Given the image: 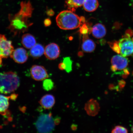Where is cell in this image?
Listing matches in <instances>:
<instances>
[{
	"instance_id": "21",
	"label": "cell",
	"mask_w": 133,
	"mask_h": 133,
	"mask_svg": "<svg viewBox=\"0 0 133 133\" xmlns=\"http://www.w3.org/2000/svg\"><path fill=\"white\" fill-rule=\"evenodd\" d=\"M112 133H128V130L126 128L121 126H116L112 130Z\"/></svg>"
},
{
	"instance_id": "19",
	"label": "cell",
	"mask_w": 133,
	"mask_h": 133,
	"mask_svg": "<svg viewBox=\"0 0 133 133\" xmlns=\"http://www.w3.org/2000/svg\"><path fill=\"white\" fill-rule=\"evenodd\" d=\"M54 84L52 80L46 79L44 80L43 82V89L46 91H49L54 89Z\"/></svg>"
},
{
	"instance_id": "16",
	"label": "cell",
	"mask_w": 133,
	"mask_h": 133,
	"mask_svg": "<svg viewBox=\"0 0 133 133\" xmlns=\"http://www.w3.org/2000/svg\"><path fill=\"white\" fill-rule=\"evenodd\" d=\"M85 0H65L66 5L69 10L74 12L78 8L83 5Z\"/></svg>"
},
{
	"instance_id": "9",
	"label": "cell",
	"mask_w": 133,
	"mask_h": 133,
	"mask_svg": "<svg viewBox=\"0 0 133 133\" xmlns=\"http://www.w3.org/2000/svg\"><path fill=\"white\" fill-rule=\"evenodd\" d=\"M60 50L57 44L51 43L46 46L44 54L46 58L50 60H54L59 57Z\"/></svg>"
},
{
	"instance_id": "7",
	"label": "cell",
	"mask_w": 133,
	"mask_h": 133,
	"mask_svg": "<svg viewBox=\"0 0 133 133\" xmlns=\"http://www.w3.org/2000/svg\"><path fill=\"white\" fill-rule=\"evenodd\" d=\"M30 73L31 77L36 81H44L49 77L45 68L41 65L32 66L31 69Z\"/></svg>"
},
{
	"instance_id": "14",
	"label": "cell",
	"mask_w": 133,
	"mask_h": 133,
	"mask_svg": "<svg viewBox=\"0 0 133 133\" xmlns=\"http://www.w3.org/2000/svg\"><path fill=\"white\" fill-rule=\"evenodd\" d=\"M10 96H6L0 95V114L6 115L9 106V99Z\"/></svg>"
},
{
	"instance_id": "24",
	"label": "cell",
	"mask_w": 133,
	"mask_h": 133,
	"mask_svg": "<svg viewBox=\"0 0 133 133\" xmlns=\"http://www.w3.org/2000/svg\"><path fill=\"white\" fill-rule=\"evenodd\" d=\"M51 24V22L49 19H47L45 20L44 24L46 26H49Z\"/></svg>"
},
{
	"instance_id": "27",
	"label": "cell",
	"mask_w": 133,
	"mask_h": 133,
	"mask_svg": "<svg viewBox=\"0 0 133 133\" xmlns=\"http://www.w3.org/2000/svg\"><path fill=\"white\" fill-rule=\"evenodd\" d=\"M71 128L73 131H76L77 128V126L76 124H73L71 126Z\"/></svg>"
},
{
	"instance_id": "10",
	"label": "cell",
	"mask_w": 133,
	"mask_h": 133,
	"mask_svg": "<svg viewBox=\"0 0 133 133\" xmlns=\"http://www.w3.org/2000/svg\"><path fill=\"white\" fill-rule=\"evenodd\" d=\"M100 106L99 103L94 99L88 101L84 106V109L88 115L94 116L97 115L99 112Z\"/></svg>"
},
{
	"instance_id": "4",
	"label": "cell",
	"mask_w": 133,
	"mask_h": 133,
	"mask_svg": "<svg viewBox=\"0 0 133 133\" xmlns=\"http://www.w3.org/2000/svg\"><path fill=\"white\" fill-rule=\"evenodd\" d=\"M112 49L124 57L133 55V38L125 36L115 43Z\"/></svg>"
},
{
	"instance_id": "18",
	"label": "cell",
	"mask_w": 133,
	"mask_h": 133,
	"mask_svg": "<svg viewBox=\"0 0 133 133\" xmlns=\"http://www.w3.org/2000/svg\"><path fill=\"white\" fill-rule=\"evenodd\" d=\"M96 44L92 40L86 38L83 41L82 49L83 51L86 52H91L95 49Z\"/></svg>"
},
{
	"instance_id": "12",
	"label": "cell",
	"mask_w": 133,
	"mask_h": 133,
	"mask_svg": "<svg viewBox=\"0 0 133 133\" xmlns=\"http://www.w3.org/2000/svg\"><path fill=\"white\" fill-rule=\"evenodd\" d=\"M91 33L97 39H101L105 36L106 30L103 25L98 23L93 26L91 30Z\"/></svg>"
},
{
	"instance_id": "15",
	"label": "cell",
	"mask_w": 133,
	"mask_h": 133,
	"mask_svg": "<svg viewBox=\"0 0 133 133\" xmlns=\"http://www.w3.org/2000/svg\"><path fill=\"white\" fill-rule=\"evenodd\" d=\"M44 52V49L42 45L36 44L30 51V55L35 59H37L42 56Z\"/></svg>"
},
{
	"instance_id": "2",
	"label": "cell",
	"mask_w": 133,
	"mask_h": 133,
	"mask_svg": "<svg viewBox=\"0 0 133 133\" xmlns=\"http://www.w3.org/2000/svg\"><path fill=\"white\" fill-rule=\"evenodd\" d=\"M20 85L19 76L12 71L0 73V93L7 94L14 92Z\"/></svg>"
},
{
	"instance_id": "8",
	"label": "cell",
	"mask_w": 133,
	"mask_h": 133,
	"mask_svg": "<svg viewBox=\"0 0 133 133\" xmlns=\"http://www.w3.org/2000/svg\"><path fill=\"white\" fill-rule=\"evenodd\" d=\"M10 56L15 62L19 64H22L26 62L28 58L27 51L24 48H22L14 49Z\"/></svg>"
},
{
	"instance_id": "30",
	"label": "cell",
	"mask_w": 133,
	"mask_h": 133,
	"mask_svg": "<svg viewBox=\"0 0 133 133\" xmlns=\"http://www.w3.org/2000/svg\"><path fill=\"white\" fill-rule=\"evenodd\" d=\"M131 131H132V132L133 133V125L132 127V129H131Z\"/></svg>"
},
{
	"instance_id": "13",
	"label": "cell",
	"mask_w": 133,
	"mask_h": 133,
	"mask_svg": "<svg viewBox=\"0 0 133 133\" xmlns=\"http://www.w3.org/2000/svg\"><path fill=\"white\" fill-rule=\"evenodd\" d=\"M22 43L25 48L29 49H31L36 44V41L34 36L27 33L23 36Z\"/></svg>"
},
{
	"instance_id": "20",
	"label": "cell",
	"mask_w": 133,
	"mask_h": 133,
	"mask_svg": "<svg viewBox=\"0 0 133 133\" xmlns=\"http://www.w3.org/2000/svg\"><path fill=\"white\" fill-rule=\"evenodd\" d=\"M63 62L65 66V70L67 73L71 72L72 70V61L70 58L66 57L64 58L63 59Z\"/></svg>"
},
{
	"instance_id": "3",
	"label": "cell",
	"mask_w": 133,
	"mask_h": 133,
	"mask_svg": "<svg viewBox=\"0 0 133 133\" xmlns=\"http://www.w3.org/2000/svg\"><path fill=\"white\" fill-rule=\"evenodd\" d=\"M38 132L40 133H49L54 131L56 125L51 113L42 114L38 117L35 123Z\"/></svg>"
},
{
	"instance_id": "29",
	"label": "cell",
	"mask_w": 133,
	"mask_h": 133,
	"mask_svg": "<svg viewBox=\"0 0 133 133\" xmlns=\"http://www.w3.org/2000/svg\"><path fill=\"white\" fill-rule=\"evenodd\" d=\"M2 57L1 56H0V66L1 65L2 63Z\"/></svg>"
},
{
	"instance_id": "1",
	"label": "cell",
	"mask_w": 133,
	"mask_h": 133,
	"mask_svg": "<svg viewBox=\"0 0 133 133\" xmlns=\"http://www.w3.org/2000/svg\"><path fill=\"white\" fill-rule=\"evenodd\" d=\"M57 25L63 30H72L79 27L84 22V17H80L70 10L61 11L56 18Z\"/></svg>"
},
{
	"instance_id": "23",
	"label": "cell",
	"mask_w": 133,
	"mask_h": 133,
	"mask_svg": "<svg viewBox=\"0 0 133 133\" xmlns=\"http://www.w3.org/2000/svg\"><path fill=\"white\" fill-rule=\"evenodd\" d=\"M61 118L58 116H56V117H55V118L54 119V122L55 124L56 125H58L61 122Z\"/></svg>"
},
{
	"instance_id": "6",
	"label": "cell",
	"mask_w": 133,
	"mask_h": 133,
	"mask_svg": "<svg viewBox=\"0 0 133 133\" xmlns=\"http://www.w3.org/2000/svg\"><path fill=\"white\" fill-rule=\"evenodd\" d=\"M111 70L113 71H121L126 69L128 65V58L121 55H116L111 59Z\"/></svg>"
},
{
	"instance_id": "22",
	"label": "cell",
	"mask_w": 133,
	"mask_h": 133,
	"mask_svg": "<svg viewBox=\"0 0 133 133\" xmlns=\"http://www.w3.org/2000/svg\"><path fill=\"white\" fill-rule=\"evenodd\" d=\"M88 29L87 26L85 25H84L81 27L80 29V32L82 34L86 35L88 32Z\"/></svg>"
},
{
	"instance_id": "28",
	"label": "cell",
	"mask_w": 133,
	"mask_h": 133,
	"mask_svg": "<svg viewBox=\"0 0 133 133\" xmlns=\"http://www.w3.org/2000/svg\"><path fill=\"white\" fill-rule=\"evenodd\" d=\"M47 14L49 16H52L54 14V12L52 10H51L48 11H47Z\"/></svg>"
},
{
	"instance_id": "26",
	"label": "cell",
	"mask_w": 133,
	"mask_h": 133,
	"mask_svg": "<svg viewBox=\"0 0 133 133\" xmlns=\"http://www.w3.org/2000/svg\"><path fill=\"white\" fill-rule=\"evenodd\" d=\"M10 96L11 99L13 100H15L17 98L18 95L17 94H14L11 95Z\"/></svg>"
},
{
	"instance_id": "17",
	"label": "cell",
	"mask_w": 133,
	"mask_h": 133,
	"mask_svg": "<svg viewBox=\"0 0 133 133\" xmlns=\"http://www.w3.org/2000/svg\"><path fill=\"white\" fill-rule=\"evenodd\" d=\"M83 6L85 10L93 12L98 7L99 3L97 0H85Z\"/></svg>"
},
{
	"instance_id": "11",
	"label": "cell",
	"mask_w": 133,
	"mask_h": 133,
	"mask_svg": "<svg viewBox=\"0 0 133 133\" xmlns=\"http://www.w3.org/2000/svg\"><path fill=\"white\" fill-rule=\"evenodd\" d=\"M39 103L44 109H49L54 105L55 103V99L52 95L46 94L41 98Z\"/></svg>"
},
{
	"instance_id": "5",
	"label": "cell",
	"mask_w": 133,
	"mask_h": 133,
	"mask_svg": "<svg viewBox=\"0 0 133 133\" xmlns=\"http://www.w3.org/2000/svg\"><path fill=\"white\" fill-rule=\"evenodd\" d=\"M14 49L11 41L8 40L4 35L0 34V56L7 58Z\"/></svg>"
},
{
	"instance_id": "25",
	"label": "cell",
	"mask_w": 133,
	"mask_h": 133,
	"mask_svg": "<svg viewBox=\"0 0 133 133\" xmlns=\"http://www.w3.org/2000/svg\"><path fill=\"white\" fill-rule=\"evenodd\" d=\"M58 67L59 69L61 70H64L65 69V65L64 64V63L63 62L60 63L58 66Z\"/></svg>"
}]
</instances>
